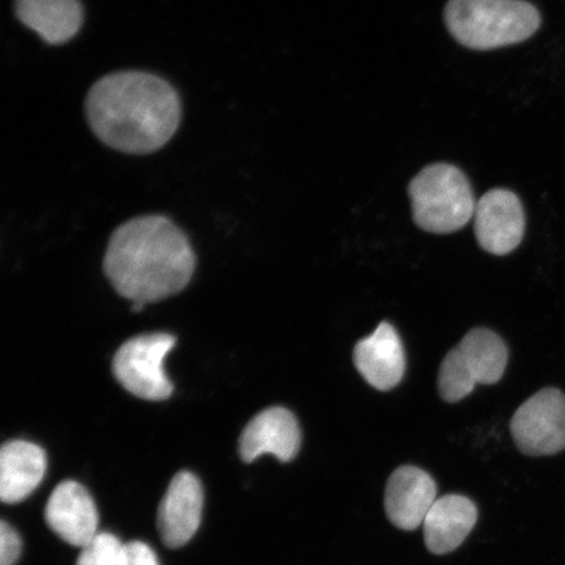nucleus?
<instances>
[{
    "label": "nucleus",
    "mask_w": 565,
    "mask_h": 565,
    "mask_svg": "<svg viewBox=\"0 0 565 565\" xmlns=\"http://www.w3.org/2000/svg\"><path fill=\"white\" fill-rule=\"evenodd\" d=\"M145 306H146L145 302H140V301L134 302L132 310H134V312H140V310L145 308Z\"/></svg>",
    "instance_id": "obj_20"
},
{
    "label": "nucleus",
    "mask_w": 565,
    "mask_h": 565,
    "mask_svg": "<svg viewBox=\"0 0 565 565\" xmlns=\"http://www.w3.org/2000/svg\"><path fill=\"white\" fill-rule=\"evenodd\" d=\"M511 434L526 456L561 454L565 449V395L553 387L534 394L513 415Z\"/></svg>",
    "instance_id": "obj_7"
},
{
    "label": "nucleus",
    "mask_w": 565,
    "mask_h": 565,
    "mask_svg": "<svg viewBox=\"0 0 565 565\" xmlns=\"http://www.w3.org/2000/svg\"><path fill=\"white\" fill-rule=\"evenodd\" d=\"M76 565H130L129 546L124 545L116 535L97 533L83 547Z\"/></svg>",
    "instance_id": "obj_17"
},
{
    "label": "nucleus",
    "mask_w": 565,
    "mask_h": 565,
    "mask_svg": "<svg viewBox=\"0 0 565 565\" xmlns=\"http://www.w3.org/2000/svg\"><path fill=\"white\" fill-rule=\"evenodd\" d=\"M203 500L201 480L193 472L181 471L172 479L158 513V527L166 546L179 548L193 539L201 525Z\"/></svg>",
    "instance_id": "obj_10"
},
{
    "label": "nucleus",
    "mask_w": 565,
    "mask_h": 565,
    "mask_svg": "<svg viewBox=\"0 0 565 565\" xmlns=\"http://www.w3.org/2000/svg\"><path fill=\"white\" fill-rule=\"evenodd\" d=\"M129 546L130 565H160L153 550L143 542H130Z\"/></svg>",
    "instance_id": "obj_19"
},
{
    "label": "nucleus",
    "mask_w": 565,
    "mask_h": 565,
    "mask_svg": "<svg viewBox=\"0 0 565 565\" xmlns=\"http://www.w3.org/2000/svg\"><path fill=\"white\" fill-rule=\"evenodd\" d=\"M477 520V505L469 498L447 494L435 501L423 522L424 542L435 555L451 553L468 539Z\"/></svg>",
    "instance_id": "obj_14"
},
{
    "label": "nucleus",
    "mask_w": 565,
    "mask_h": 565,
    "mask_svg": "<svg viewBox=\"0 0 565 565\" xmlns=\"http://www.w3.org/2000/svg\"><path fill=\"white\" fill-rule=\"evenodd\" d=\"M49 527L70 545L84 547L97 535L98 513L94 499L74 480L56 486L47 500Z\"/></svg>",
    "instance_id": "obj_11"
},
{
    "label": "nucleus",
    "mask_w": 565,
    "mask_h": 565,
    "mask_svg": "<svg viewBox=\"0 0 565 565\" xmlns=\"http://www.w3.org/2000/svg\"><path fill=\"white\" fill-rule=\"evenodd\" d=\"M300 447V424L285 407H270L254 416L239 437V456L246 463L264 455L289 462L298 456Z\"/></svg>",
    "instance_id": "obj_9"
},
{
    "label": "nucleus",
    "mask_w": 565,
    "mask_h": 565,
    "mask_svg": "<svg viewBox=\"0 0 565 565\" xmlns=\"http://www.w3.org/2000/svg\"><path fill=\"white\" fill-rule=\"evenodd\" d=\"M353 363L366 383L386 392L397 386L406 371L404 344L391 323L383 322L353 350Z\"/></svg>",
    "instance_id": "obj_13"
},
{
    "label": "nucleus",
    "mask_w": 565,
    "mask_h": 565,
    "mask_svg": "<svg viewBox=\"0 0 565 565\" xmlns=\"http://www.w3.org/2000/svg\"><path fill=\"white\" fill-rule=\"evenodd\" d=\"M475 230L478 244L493 256H507L525 233V214L519 196L507 189H493L477 202Z\"/></svg>",
    "instance_id": "obj_8"
},
{
    "label": "nucleus",
    "mask_w": 565,
    "mask_h": 565,
    "mask_svg": "<svg viewBox=\"0 0 565 565\" xmlns=\"http://www.w3.org/2000/svg\"><path fill=\"white\" fill-rule=\"evenodd\" d=\"M508 349L503 339L489 329H475L445 356L439 372V394L456 404L477 385L499 383L507 369Z\"/></svg>",
    "instance_id": "obj_5"
},
{
    "label": "nucleus",
    "mask_w": 565,
    "mask_h": 565,
    "mask_svg": "<svg viewBox=\"0 0 565 565\" xmlns=\"http://www.w3.org/2000/svg\"><path fill=\"white\" fill-rule=\"evenodd\" d=\"M104 270L119 295L147 303L167 299L189 285L195 254L171 218L139 216L113 232Z\"/></svg>",
    "instance_id": "obj_2"
},
{
    "label": "nucleus",
    "mask_w": 565,
    "mask_h": 565,
    "mask_svg": "<svg viewBox=\"0 0 565 565\" xmlns=\"http://www.w3.org/2000/svg\"><path fill=\"white\" fill-rule=\"evenodd\" d=\"M175 338L167 333L136 337L127 341L113 359V373L127 392L141 399L164 401L173 385L164 371V360Z\"/></svg>",
    "instance_id": "obj_6"
},
{
    "label": "nucleus",
    "mask_w": 565,
    "mask_h": 565,
    "mask_svg": "<svg viewBox=\"0 0 565 565\" xmlns=\"http://www.w3.org/2000/svg\"><path fill=\"white\" fill-rule=\"evenodd\" d=\"M437 487L433 477L415 466H402L387 480L385 512L394 526L415 530L435 504Z\"/></svg>",
    "instance_id": "obj_12"
},
{
    "label": "nucleus",
    "mask_w": 565,
    "mask_h": 565,
    "mask_svg": "<svg viewBox=\"0 0 565 565\" xmlns=\"http://www.w3.org/2000/svg\"><path fill=\"white\" fill-rule=\"evenodd\" d=\"M21 547L23 546L17 530L3 521L0 525V565H15Z\"/></svg>",
    "instance_id": "obj_18"
},
{
    "label": "nucleus",
    "mask_w": 565,
    "mask_h": 565,
    "mask_svg": "<svg viewBox=\"0 0 565 565\" xmlns=\"http://www.w3.org/2000/svg\"><path fill=\"white\" fill-rule=\"evenodd\" d=\"M87 122L105 146L127 154L161 150L179 130V92L161 76L145 71H117L88 90Z\"/></svg>",
    "instance_id": "obj_1"
},
{
    "label": "nucleus",
    "mask_w": 565,
    "mask_h": 565,
    "mask_svg": "<svg viewBox=\"0 0 565 565\" xmlns=\"http://www.w3.org/2000/svg\"><path fill=\"white\" fill-rule=\"evenodd\" d=\"M44 449L30 441L6 443L0 450V499L17 504L38 489L46 472Z\"/></svg>",
    "instance_id": "obj_15"
},
{
    "label": "nucleus",
    "mask_w": 565,
    "mask_h": 565,
    "mask_svg": "<svg viewBox=\"0 0 565 565\" xmlns=\"http://www.w3.org/2000/svg\"><path fill=\"white\" fill-rule=\"evenodd\" d=\"M445 23L459 44L491 51L532 38L541 26V15L525 0H449Z\"/></svg>",
    "instance_id": "obj_3"
},
{
    "label": "nucleus",
    "mask_w": 565,
    "mask_h": 565,
    "mask_svg": "<svg viewBox=\"0 0 565 565\" xmlns=\"http://www.w3.org/2000/svg\"><path fill=\"white\" fill-rule=\"evenodd\" d=\"M413 216L423 231L447 235L475 217L477 202L468 177L461 169L437 162L409 182Z\"/></svg>",
    "instance_id": "obj_4"
},
{
    "label": "nucleus",
    "mask_w": 565,
    "mask_h": 565,
    "mask_svg": "<svg viewBox=\"0 0 565 565\" xmlns=\"http://www.w3.org/2000/svg\"><path fill=\"white\" fill-rule=\"evenodd\" d=\"M15 15L46 44L56 46L79 33L84 7L81 0H15Z\"/></svg>",
    "instance_id": "obj_16"
}]
</instances>
